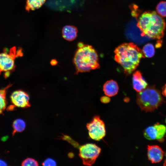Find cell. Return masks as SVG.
<instances>
[{"label": "cell", "mask_w": 166, "mask_h": 166, "mask_svg": "<svg viewBox=\"0 0 166 166\" xmlns=\"http://www.w3.org/2000/svg\"><path fill=\"white\" fill-rule=\"evenodd\" d=\"M164 152L161 148L157 145H148L147 156L148 159L152 163L160 162L164 156Z\"/></svg>", "instance_id": "10"}, {"label": "cell", "mask_w": 166, "mask_h": 166, "mask_svg": "<svg viewBox=\"0 0 166 166\" xmlns=\"http://www.w3.org/2000/svg\"><path fill=\"white\" fill-rule=\"evenodd\" d=\"M86 127L90 137L96 140H100L105 136V124L98 116H95L92 120L87 124Z\"/></svg>", "instance_id": "7"}, {"label": "cell", "mask_w": 166, "mask_h": 166, "mask_svg": "<svg viewBox=\"0 0 166 166\" xmlns=\"http://www.w3.org/2000/svg\"><path fill=\"white\" fill-rule=\"evenodd\" d=\"M46 0H26V6L27 11L34 10L40 8L45 2Z\"/></svg>", "instance_id": "14"}, {"label": "cell", "mask_w": 166, "mask_h": 166, "mask_svg": "<svg viewBox=\"0 0 166 166\" xmlns=\"http://www.w3.org/2000/svg\"><path fill=\"white\" fill-rule=\"evenodd\" d=\"M101 101L104 103H107L109 102L110 100L109 97H103L101 99Z\"/></svg>", "instance_id": "21"}, {"label": "cell", "mask_w": 166, "mask_h": 166, "mask_svg": "<svg viewBox=\"0 0 166 166\" xmlns=\"http://www.w3.org/2000/svg\"><path fill=\"white\" fill-rule=\"evenodd\" d=\"M142 52L144 56L147 57H151L155 53V49L153 45L151 43L146 44L143 47Z\"/></svg>", "instance_id": "17"}, {"label": "cell", "mask_w": 166, "mask_h": 166, "mask_svg": "<svg viewBox=\"0 0 166 166\" xmlns=\"http://www.w3.org/2000/svg\"><path fill=\"white\" fill-rule=\"evenodd\" d=\"M132 84L134 89L139 92L145 89L148 84L139 71L135 72L132 75Z\"/></svg>", "instance_id": "11"}, {"label": "cell", "mask_w": 166, "mask_h": 166, "mask_svg": "<svg viewBox=\"0 0 166 166\" xmlns=\"http://www.w3.org/2000/svg\"><path fill=\"white\" fill-rule=\"evenodd\" d=\"M163 101L160 92L153 86L147 87L137 95V105L142 110L146 112L153 111Z\"/></svg>", "instance_id": "4"}, {"label": "cell", "mask_w": 166, "mask_h": 166, "mask_svg": "<svg viewBox=\"0 0 166 166\" xmlns=\"http://www.w3.org/2000/svg\"><path fill=\"white\" fill-rule=\"evenodd\" d=\"M164 166H166V159H165V160L164 161Z\"/></svg>", "instance_id": "25"}, {"label": "cell", "mask_w": 166, "mask_h": 166, "mask_svg": "<svg viewBox=\"0 0 166 166\" xmlns=\"http://www.w3.org/2000/svg\"><path fill=\"white\" fill-rule=\"evenodd\" d=\"M12 84H9L2 89L0 90V113L6 108V91Z\"/></svg>", "instance_id": "15"}, {"label": "cell", "mask_w": 166, "mask_h": 166, "mask_svg": "<svg viewBox=\"0 0 166 166\" xmlns=\"http://www.w3.org/2000/svg\"><path fill=\"white\" fill-rule=\"evenodd\" d=\"M157 13L162 17H166V2H160L156 7Z\"/></svg>", "instance_id": "18"}, {"label": "cell", "mask_w": 166, "mask_h": 166, "mask_svg": "<svg viewBox=\"0 0 166 166\" xmlns=\"http://www.w3.org/2000/svg\"><path fill=\"white\" fill-rule=\"evenodd\" d=\"M74 55L73 62L77 73L89 72L99 68L98 56L91 46L79 43Z\"/></svg>", "instance_id": "3"}, {"label": "cell", "mask_w": 166, "mask_h": 166, "mask_svg": "<svg viewBox=\"0 0 166 166\" xmlns=\"http://www.w3.org/2000/svg\"><path fill=\"white\" fill-rule=\"evenodd\" d=\"M114 53L115 60L122 66L127 75L136 69L144 56L142 50L132 43L121 44L115 49Z\"/></svg>", "instance_id": "1"}, {"label": "cell", "mask_w": 166, "mask_h": 166, "mask_svg": "<svg viewBox=\"0 0 166 166\" xmlns=\"http://www.w3.org/2000/svg\"><path fill=\"white\" fill-rule=\"evenodd\" d=\"M103 91L105 94L109 97L116 95L118 91V86L117 82L113 80L107 81L103 86Z\"/></svg>", "instance_id": "12"}, {"label": "cell", "mask_w": 166, "mask_h": 166, "mask_svg": "<svg viewBox=\"0 0 166 166\" xmlns=\"http://www.w3.org/2000/svg\"><path fill=\"white\" fill-rule=\"evenodd\" d=\"M38 165V163L36 160L30 158H26L22 163V165L23 166H37Z\"/></svg>", "instance_id": "19"}, {"label": "cell", "mask_w": 166, "mask_h": 166, "mask_svg": "<svg viewBox=\"0 0 166 166\" xmlns=\"http://www.w3.org/2000/svg\"><path fill=\"white\" fill-rule=\"evenodd\" d=\"M137 26L142 36L159 40L164 36L166 24L163 18L153 11L142 13L139 17Z\"/></svg>", "instance_id": "2"}, {"label": "cell", "mask_w": 166, "mask_h": 166, "mask_svg": "<svg viewBox=\"0 0 166 166\" xmlns=\"http://www.w3.org/2000/svg\"><path fill=\"white\" fill-rule=\"evenodd\" d=\"M13 127L14 131L16 132L23 131L26 127V124L23 120L21 119L15 120L13 122Z\"/></svg>", "instance_id": "16"}, {"label": "cell", "mask_w": 166, "mask_h": 166, "mask_svg": "<svg viewBox=\"0 0 166 166\" xmlns=\"http://www.w3.org/2000/svg\"><path fill=\"white\" fill-rule=\"evenodd\" d=\"M10 97L12 103L16 107L26 108L30 106L29 95L22 90L14 91L12 93Z\"/></svg>", "instance_id": "9"}, {"label": "cell", "mask_w": 166, "mask_h": 166, "mask_svg": "<svg viewBox=\"0 0 166 166\" xmlns=\"http://www.w3.org/2000/svg\"><path fill=\"white\" fill-rule=\"evenodd\" d=\"M101 150V148L95 144H87L80 147L79 156L84 165L91 166L99 156Z\"/></svg>", "instance_id": "6"}, {"label": "cell", "mask_w": 166, "mask_h": 166, "mask_svg": "<svg viewBox=\"0 0 166 166\" xmlns=\"http://www.w3.org/2000/svg\"><path fill=\"white\" fill-rule=\"evenodd\" d=\"M77 29L75 27L71 26H65L62 29V37L66 40L72 41L77 37Z\"/></svg>", "instance_id": "13"}, {"label": "cell", "mask_w": 166, "mask_h": 166, "mask_svg": "<svg viewBox=\"0 0 166 166\" xmlns=\"http://www.w3.org/2000/svg\"><path fill=\"white\" fill-rule=\"evenodd\" d=\"M57 63V62L55 60L53 59L51 61V64L53 65H56Z\"/></svg>", "instance_id": "24"}, {"label": "cell", "mask_w": 166, "mask_h": 166, "mask_svg": "<svg viewBox=\"0 0 166 166\" xmlns=\"http://www.w3.org/2000/svg\"><path fill=\"white\" fill-rule=\"evenodd\" d=\"M22 54L21 48L17 49L15 46L11 48L8 52L0 53V74L2 72L6 73L5 77H6L7 73L9 75L10 72L15 68V58L22 56Z\"/></svg>", "instance_id": "5"}, {"label": "cell", "mask_w": 166, "mask_h": 166, "mask_svg": "<svg viewBox=\"0 0 166 166\" xmlns=\"http://www.w3.org/2000/svg\"><path fill=\"white\" fill-rule=\"evenodd\" d=\"M162 94L166 97V84L163 88Z\"/></svg>", "instance_id": "23"}, {"label": "cell", "mask_w": 166, "mask_h": 166, "mask_svg": "<svg viewBox=\"0 0 166 166\" xmlns=\"http://www.w3.org/2000/svg\"><path fill=\"white\" fill-rule=\"evenodd\" d=\"M166 133V126L157 123L146 128L144 132V137L149 140H161Z\"/></svg>", "instance_id": "8"}, {"label": "cell", "mask_w": 166, "mask_h": 166, "mask_svg": "<svg viewBox=\"0 0 166 166\" xmlns=\"http://www.w3.org/2000/svg\"><path fill=\"white\" fill-rule=\"evenodd\" d=\"M7 165L6 163L2 160L0 159V166H3Z\"/></svg>", "instance_id": "22"}, {"label": "cell", "mask_w": 166, "mask_h": 166, "mask_svg": "<svg viewBox=\"0 0 166 166\" xmlns=\"http://www.w3.org/2000/svg\"><path fill=\"white\" fill-rule=\"evenodd\" d=\"M42 164L45 166H55L56 165V163L51 159H48L43 162Z\"/></svg>", "instance_id": "20"}]
</instances>
